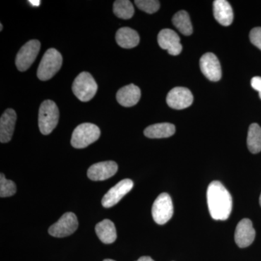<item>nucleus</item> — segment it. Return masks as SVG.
Segmentation results:
<instances>
[{
	"mask_svg": "<svg viewBox=\"0 0 261 261\" xmlns=\"http://www.w3.org/2000/svg\"><path fill=\"white\" fill-rule=\"evenodd\" d=\"M207 201L211 217L216 221L228 219L232 209V198L220 181L211 182L207 187Z\"/></svg>",
	"mask_w": 261,
	"mask_h": 261,
	"instance_id": "1",
	"label": "nucleus"
},
{
	"mask_svg": "<svg viewBox=\"0 0 261 261\" xmlns=\"http://www.w3.org/2000/svg\"><path fill=\"white\" fill-rule=\"evenodd\" d=\"M62 64L63 57L60 51L54 48L47 49L38 67V79L44 82L51 80L61 69Z\"/></svg>",
	"mask_w": 261,
	"mask_h": 261,
	"instance_id": "2",
	"label": "nucleus"
},
{
	"mask_svg": "<svg viewBox=\"0 0 261 261\" xmlns=\"http://www.w3.org/2000/svg\"><path fill=\"white\" fill-rule=\"evenodd\" d=\"M59 110L56 102L51 100L44 101L39 111V127L41 133L48 135L56 128L59 121Z\"/></svg>",
	"mask_w": 261,
	"mask_h": 261,
	"instance_id": "3",
	"label": "nucleus"
},
{
	"mask_svg": "<svg viewBox=\"0 0 261 261\" xmlns=\"http://www.w3.org/2000/svg\"><path fill=\"white\" fill-rule=\"evenodd\" d=\"M100 137V129L93 123L79 125L72 134L70 143L74 148L82 149L94 143Z\"/></svg>",
	"mask_w": 261,
	"mask_h": 261,
	"instance_id": "4",
	"label": "nucleus"
},
{
	"mask_svg": "<svg viewBox=\"0 0 261 261\" xmlns=\"http://www.w3.org/2000/svg\"><path fill=\"white\" fill-rule=\"evenodd\" d=\"M72 90L82 102H89L97 92V84L88 72H82L75 79Z\"/></svg>",
	"mask_w": 261,
	"mask_h": 261,
	"instance_id": "5",
	"label": "nucleus"
},
{
	"mask_svg": "<svg viewBox=\"0 0 261 261\" xmlns=\"http://www.w3.org/2000/svg\"><path fill=\"white\" fill-rule=\"evenodd\" d=\"M40 48L41 43L37 39L29 41L20 48L15 58V65L18 70L24 72L30 68L35 61Z\"/></svg>",
	"mask_w": 261,
	"mask_h": 261,
	"instance_id": "6",
	"label": "nucleus"
},
{
	"mask_svg": "<svg viewBox=\"0 0 261 261\" xmlns=\"http://www.w3.org/2000/svg\"><path fill=\"white\" fill-rule=\"evenodd\" d=\"M173 214L172 200L167 193L161 194L152 205V215L158 224H166Z\"/></svg>",
	"mask_w": 261,
	"mask_h": 261,
	"instance_id": "7",
	"label": "nucleus"
},
{
	"mask_svg": "<svg viewBox=\"0 0 261 261\" xmlns=\"http://www.w3.org/2000/svg\"><path fill=\"white\" fill-rule=\"evenodd\" d=\"M79 222L73 213H65L56 223L51 225L48 232L54 238H65L74 233L78 228Z\"/></svg>",
	"mask_w": 261,
	"mask_h": 261,
	"instance_id": "8",
	"label": "nucleus"
},
{
	"mask_svg": "<svg viewBox=\"0 0 261 261\" xmlns=\"http://www.w3.org/2000/svg\"><path fill=\"white\" fill-rule=\"evenodd\" d=\"M194 97L190 89L185 87H175L168 92L166 102L173 109L182 110L190 107Z\"/></svg>",
	"mask_w": 261,
	"mask_h": 261,
	"instance_id": "9",
	"label": "nucleus"
},
{
	"mask_svg": "<svg viewBox=\"0 0 261 261\" xmlns=\"http://www.w3.org/2000/svg\"><path fill=\"white\" fill-rule=\"evenodd\" d=\"M133 181L128 178L122 180L112 187L103 197L102 205L104 207H111L116 205L126 194L132 190Z\"/></svg>",
	"mask_w": 261,
	"mask_h": 261,
	"instance_id": "10",
	"label": "nucleus"
},
{
	"mask_svg": "<svg viewBox=\"0 0 261 261\" xmlns=\"http://www.w3.org/2000/svg\"><path fill=\"white\" fill-rule=\"evenodd\" d=\"M158 42L160 47L163 49H166L171 56H178L183 49L179 37L171 29H165L161 30L158 36Z\"/></svg>",
	"mask_w": 261,
	"mask_h": 261,
	"instance_id": "11",
	"label": "nucleus"
},
{
	"mask_svg": "<svg viewBox=\"0 0 261 261\" xmlns=\"http://www.w3.org/2000/svg\"><path fill=\"white\" fill-rule=\"evenodd\" d=\"M200 65L201 71L206 78L212 82H218L221 80L222 75L221 64L214 54L208 53L203 55L200 58Z\"/></svg>",
	"mask_w": 261,
	"mask_h": 261,
	"instance_id": "12",
	"label": "nucleus"
},
{
	"mask_svg": "<svg viewBox=\"0 0 261 261\" xmlns=\"http://www.w3.org/2000/svg\"><path fill=\"white\" fill-rule=\"evenodd\" d=\"M118 165L114 161H104L89 168L87 176L92 181H104L112 177L118 171Z\"/></svg>",
	"mask_w": 261,
	"mask_h": 261,
	"instance_id": "13",
	"label": "nucleus"
},
{
	"mask_svg": "<svg viewBox=\"0 0 261 261\" xmlns=\"http://www.w3.org/2000/svg\"><path fill=\"white\" fill-rule=\"evenodd\" d=\"M255 238V231L252 221L248 219L240 221L235 229V243L241 248L250 246Z\"/></svg>",
	"mask_w": 261,
	"mask_h": 261,
	"instance_id": "14",
	"label": "nucleus"
},
{
	"mask_svg": "<svg viewBox=\"0 0 261 261\" xmlns=\"http://www.w3.org/2000/svg\"><path fill=\"white\" fill-rule=\"evenodd\" d=\"M16 113L13 109L8 108L0 118V142L7 143L11 140L14 133Z\"/></svg>",
	"mask_w": 261,
	"mask_h": 261,
	"instance_id": "15",
	"label": "nucleus"
},
{
	"mask_svg": "<svg viewBox=\"0 0 261 261\" xmlns=\"http://www.w3.org/2000/svg\"><path fill=\"white\" fill-rule=\"evenodd\" d=\"M141 90L137 86L130 84L122 87L116 94L118 102L123 107L135 106L140 101Z\"/></svg>",
	"mask_w": 261,
	"mask_h": 261,
	"instance_id": "16",
	"label": "nucleus"
},
{
	"mask_svg": "<svg viewBox=\"0 0 261 261\" xmlns=\"http://www.w3.org/2000/svg\"><path fill=\"white\" fill-rule=\"evenodd\" d=\"M214 15L218 23L224 27H228L232 23V8L226 0H216L214 2Z\"/></svg>",
	"mask_w": 261,
	"mask_h": 261,
	"instance_id": "17",
	"label": "nucleus"
},
{
	"mask_svg": "<svg viewBox=\"0 0 261 261\" xmlns=\"http://www.w3.org/2000/svg\"><path fill=\"white\" fill-rule=\"evenodd\" d=\"M117 44L122 48L132 49L137 47L140 43V36L134 29L123 27L118 29L116 34Z\"/></svg>",
	"mask_w": 261,
	"mask_h": 261,
	"instance_id": "18",
	"label": "nucleus"
},
{
	"mask_svg": "<svg viewBox=\"0 0 261 261\" xmlns=\"http://www.w3.org/2000/svg\"><path fill=\"white\" fill-rule=\"evenodd\" d=\"M176 127L169 123L151 125L144 130V135L149 139L168 138L174 135Z\"/></svg>",
	"mask_w": 261,
	"mask_h": 261,
	"instance_id": "19",
	"label": "nucleus"
},
{
	"mask_svg": "<svg viewBox=\"0 0 261 261\" xmlns=\"http://www.w3.org/2000/svg\"><path fill=\"white\" fill-rule=\"evenodd\" d=\"M95 231L100 241L105 244H111L116 240V228L114 224L109 219H105L98 223Z\"/></svg>",
	"mask_w": 261,
	"mask_h": 261,
	"instance_id": "20",
	"label": "nucleus"
},
{
	"mask_svg": "<svg viewBox=\"0 0 261 261\" xmlns=\"http://www.w3.org/2000/svg\"><path fill=\"white\" fill-rule=\"evenodd\" d=\"M247 145L252 153L257 154L261 151V127L257 123H252L249 127Z\"/></svg>",
	"mask_w": 261,
	"mask_h": 261,
	"instance_id": "21",
	"label": "nucleus"
},
{
	"mask_svg": "<svg viewBox=\"0 0 261 261\" xmlns=\"http://www.w3.org/2000/svg\"><path fill=\"white\" fill-rule=\"evenodd\" d=\"M172 23L184 35L190 36L193 32L190 15L185 10H181L173 15Z\"/></svg>",
	"mask_w": 261,
	"mask_h": 261,
	"instance_id": "22",
	"label": "nucleus"
},
{
	"mask_svg": "<svg viewBox=\"0 0 261 261\" xmlns=\"http://www.w3.org/2000/svg\"><path fill=\"white\" fill-rule=\"evenodd\" d=\"M113 13L118 18L128 20L135 14V8L128 0H117L113 4Z\"/></svg>",
	"mask_w": 261,
	"mask_h": 261,
	"instance_id": "23",
	"label": "nucleus"
},
{
	"mask_svg": "<svg viewBox=\"0 0 261 261\" xmlns=\"http://www.w3.org/2000/svg\"><path fill=\"white\" fill-rule=\"evenodd\" d=\"M16 192L15 184L5 178L3 173L0 174V197H8L15 195Z\"/></svg>",
	"mask_w": 261,
	"mask_h": 261,
	"instance_id": "24",
	"label": "nucleus"
},
{
	"mask_svg": "<svg viewBox=\"0 0 261 261\" xmlns=\"http://www.w3.org/2000/svg\"><path fill=\"white\" fill-rule=\"evenodd\" d=\"M135 3L139 9L149 14L156 13L161 6L158 0H136Z\"/></svg>",
	"mask_w": 261,
	"mask_h": 261,
	"instance_id": "25",
	"label": "nucleus"
},
{
	"mask_svg": "<svg viewBox=\"0 0 261 261\" xmlns=\"http://www.w3.org/2000/svg\"><path fill=\"white\" fill-rule=\"evenodd\" d=\"M250 42L261 50V27L252 29L250 33Z\"/></svg>",
	"mask_w": 261,
	"mask_h": 261,
	"instance_id": "26",
	"label": "nucleus"
},
{
	"mask_svg": "<svg viewBox=\"0 0 261 261\" xmlns=\"http://www.w3.org/2000/svg\"><path fill=\"white\" fill-rule=\"evenodd\" d=\"M251 86L252 88L259 92V96L261 99V77H253L251 80Z\"/></svg>",
	"mask_w": 261,
	"mask_h": 261,
	"instance_id": "27",
	"label": "nucleus"
},
{
	"mask_svg": "<svg viewBox=\"0 0 261 261\" xmlns=\"http://www.w3.org/2000/svg\"><path fill=\"white\" fill-rule=\"evenodd\" d=\"M137 261H154L150 257L148 256H143L141 257L140 258H139Z\"/></svg>",
	"mask_w": 261,
	"mask_h": 261,
	"instance_id": "28",
	"label": "nucleus"
},
{
	"mask_svg": "<svg viewBox=\"0 0 261 261\" xmlns=\"http://www.w3.org/2000/svg\"><path fill=\"white\" fill-rule=\"evenodd\" d=\"M29 3H31L32 5H34V6H39V5H40V1H29Z\"/></svg>",
	"mask_w": 261,
	"mask_h": 261,
	"instance_id": "29",
	"label": "nucleus"
},
{
	"mask_svg": "<svg viewBox=\"0 0 261 261\" xmlns=\"http://www.w3.org/2000/svg\"><path fill=\"white\" fill-rule=\"evenodd\" d=\"M3 24H0V31H3Z\"/></svg>",
	"mask_w": 261,
	"mask_h": 261,
	"instance_id": "30",
	"label": "nucleus"
},
{
	"mask_svg": "<svg viewBox=\"0 0 261 261\" xmlns=\"http://www.w3.org/2000/svg\"><path fill=\"white\" fill-rule=\"evenodd\" d=\"M103 261H116V260H111V259H106V260H104Z\"/></svg>",
	"mask_w": 261,
	"mask_h": 261,
	"instance_id": "31",
	"label": "nucleus"
},
{
	"mask_svg": "<svg viewBox=\"0 0 261 261\" xmlns=\"http://www.w3.org/2000/svg\"><path fill=\"white\" fill-rule=\"evenodd\" d=\"M259 202H260V205L261 207V194H260V199H259Z\"/></svg>",
	"mask_w": 261,
	"mask_h": 261,
	"instance_id": "32",
	"label": "nucleus"
}]
</instances>
